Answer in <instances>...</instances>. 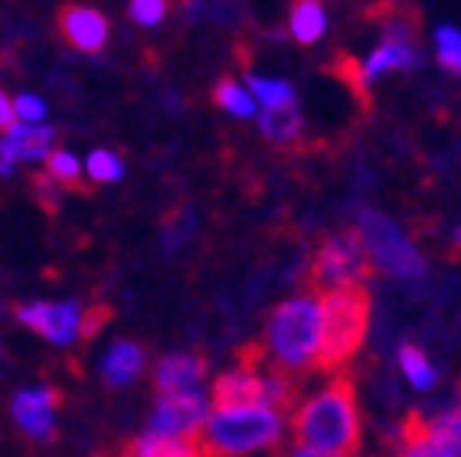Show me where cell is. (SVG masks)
Wrapping results in <instances>:
<instances>
[{
    "instance_id": "cell-1",
    "label": "cell",
    "mask_w": 461,
    "mask_h": 457,
    "mask_svg": "<svg viewBox=\"0 0 461 457\" xmlns=\"http://www.w3.org/2000/svg\"><path fill=\"white\" fill-rule=\"evenodd\" d=\"M292 438L302 448L328 451L334 457L360 454V412L350 372H334L328 386L304 399L292 415Z\"/></svg>"
},
{
    "instance_id": "cell-2",
    "label": "cell",
    "mask_w": 461,
    "mask_h": 457,
    "mask_svg": "<svg viewBox=\"0 0 461 457\" xmlns=\"http://www.w3.org/2000/svg\"><path fill=\"white\" fill-rule=\"evenodd\" d=\"M321 343L314 356L318 372H344V366L364 346L366 327H370V291L364 284H344V288L321 294Z\"/></svg>"
},
{
    "instance_id": "cell-3",
    "label": "cell",
    "mask_w": 461,
    "mask_h": 457,
    "mask_svg": "<svg viewBox=\"0 0 461 457\" xmlns=\"http://www.w3.org/2000/svg\"><path fill=\"white\" fill-rule=\"evenodd\" d=\"M321 343V308L318 300L302 294L278 304L266 320L262 350L276 370L302 379L304 370H314Z\"/></svg>"
},
{
    "instance_id": "cell-4",
    "label": "cell",
    "mask_w": 461,
    "mask_h": 457,
    "mask_svg": "<svg viewBox=\"0 0 461 457\" xmlns=\"http://www.w3.org/2000/svg\"><path fill=\"white\" fill-rule=\"evenodd\" d=\"M282 438V415L256 405L242 412H216L203 428V457H249L276 448Z\"/></svg>"
},
{
    "instance_id": "cell-5",
    "label": "cell",
    "mask_w": 461,
    "mask_h": 457,
    "mask_svg": "<svg viewBox=\"0 0 461 457\" xmlns=\"http://www.w3.org/2000/svg\"><path fill=\"white\" fill-rule=\"evenodd\" d=\"M373 274L370 252H366L364 238L357 228H344L338 236L324 238L311 258L308 268V282L311 291H334L344 288V284H364Z\"/></svg>"
},
{
    "instance_id": "cell-6",
    "label": "cell",
    "mask_w": 461,
    "mask_h": 457,
    "mask_svg": "<svg viewBox=\"0 0 461 457\" xmlns=\"http://www.w3.org/2000/svg\"><path fill=\"white\" fill-rule=\"evenodd\" d=\"M357 232L364 238L366 252H370L373 268L390 274H422L426 272V258L419 255L412 242L400 232V226L376 210H364L357 220Z\"/></svg>"
},
{
    "instance_id": "cell-7",
    "label": "cell",
    "mask_w": 461,
    "mask_h": 457,
    "mask_svg": "<svg viewBox=\"0 0 461 457\" xmlns=\"http://www.w3.org/2000/svg\"><path fill=\"white\" fill-rule=\"evenodd\" d=\"M206 428V396H164L151 412L148 435L160 438H200Z\"/></svg>"
},
{
    "instance_id": "cell-8",
    "label": "cell",
    "mask_w": 461,
    "mask_h": 457,
    "mask_svg": "<svg viewBox=\"0 0 461 457\" xmlns=\"http://www.w3.org/2000/svg\"><path fill=\"white\" fill-rule=\"evenodd\" d=\"M20 324H27L30 330L43 336V340L56 343V346H69L72 340H79V327H82V308L76 300H62V304H46V300H36V304H20L14 308Z\"/></svg>"
},
{
    "instance_id": "cell-9",
    "label": "cell",
    "mask_w": 461,
    "mask_h": 457,
    "mask_svg": "<svg viewBox=\"0 0 461 457\" xmlns=\"http://www.w3.org/2000/svg\"><path fill=\"white\" fill-rule=\"evenodd\" d=\"M266 396H268L266 366L262 370L240 366V370L222 372L216 379L213 389H210V405H213L216 412H242V408L266 405Z\"/></svg>"
},
{
    "instance_id": "cell-10",
    "label": "cell",
    "mask_w": 461,
    "mask_h": 457,
    "mask_svg": "<svg viewBox=\"0 0 461 457\" xmlns=\"http://www.w3.org/2000/svg\"><path fill=\"white\" fill-rule=\"evenodd\" d=\"M62 392L53 386H40V389H23L14 396L10 402V412H14V422L23 428V435L36 441H53L56 438V422L53 415L59 408Z\"/></svg>"
},
{
    "instance_id": "cell-11",
    "label": "cell",
    "mask_w": 461,
    "mask_h": 457,
    "mask_svg": "<svg viewBox=\"0 0 461 457\" xmlns=\"http://www.w3.org/2000/svg\"><path fill=\"white\" fill-rule=\"evenodd\" d=\"M203 376H206L203 353H174V356L158 360V366L151 372V389L160 399L190 396V392H200Z\"/></svg>"
},
{
    "instance_id": "cell-12",
    "label": "cell",
    "mask_w": 461,
    "mask_h": 457,
    "mask_svg": "<svg viewBox=\"0 0 461 457\" xmlns=\"http://www.w3.org/2000/svg\"><path fill=\"white\" fill-rule=\"evenodd\" d=\"M56 27H59L62 40L82 53H98L108 40V20L92 7L82 4H62L56 13Z\"/></svg>"
},
{
    "instance_id": "cell-13",
    "label": "cell",
    "mask_w": 461,
    "mask_h": 457,
    "mask_svg": "<svg viewBox=\"0 0 461 457\" xmlns=\"http://www.w3.org/2000/svg\"><path fill=\"white\" fill-rule=\"evenodd\" d=\"M400 457H455L448 441L438 438L422 412H409L400 425Z\"/></svg>"
},
{
    "instance_id": "cell-14",
    "label": "cell",
    "mask_w": 461,
    "mask_h": 457,
    "mask_svg": "<svg viewBox=\"0 0 461 457\" xmlns=\"http://www.w3.org/2000/svg\"><path fill=\"white\" fill-rule=\"evenodd\" d=\"M118 457H203V435L200 438H160V435H138L122 448Z\"/></svg>"
},
{
    "instance_id": "cell-15",
    "label": "cell",
    "mask_w": 461,
    "mask_h": 457,
    "mask_svg": "<svg viewBox=\"0 0 461 457\" xmlns=\"http://www.w3.org/2000/svg\"><path fill=\"white\" fill-rule=\"evenodd\" d=\"M141 370H144V350L131 340L115 343V346L108 350L105 360H102V379H105V386H112V389L134 382Z\"/></svg>"
},
{
    "instance_id": "cell-16",
    "label": "cell",
    "mask_w": 461,
    "mask_h": 457,
    "mask_svg": "<svg viewBox=\"0 0 461 457\" xmlns=\"http://www.w3.org/2000/svg\"><path fill=\"white\" fill-rule=\"evenodd\" d=\"M56 141V131L53 128H27V124H14L7 134H4V150H7L10 157H50V148Z\"/></svg>"
},
{
    "instance_id": "cell-17",
    "label": "cell",
    "mask_w": 461,
    "mask_h": 457,
    "mask_svg": "<svg viewBox=\"0 0 461 457\" xmlns=\"http://www.w3.org/2000/svg\"><path fill=\"white\" fill-rule=\"evenodd\" d=\"M258 128L266 134L268 141L276 144H288L302 134V112L294 102H282V105H268L258 114Z\"/></svg>"
},
{
    "instance_id": "cell-18",
    "label": "cell",
    "mask_w": 461,
    "mask_h": 457,
    "mask_svg": "<svg viewBox=\"0 0 461 457\" xmlns=\"http://www.w3.org/2000/svg\"><path fill=\"white\" fill-rule=\"evenodd\" d=\"M288 23H292L294 40L311 46L321 33H324V4H321V0H292Z\"/></svg>"
},
{
    "instance_id": "cell-19",
    "label": "cell",
    "mask_w": 461,
    "mask_h": 457,
    "mask_svg": "<svg viewBox=\"0 0 461 457\" xmlns=\"http://www.w3.org/2000/svg\"><path fill=\"white\" fill-rule=\"evenodd\" d=\"M419 62V53L416 46L409 43H380V49H373V56L366 59L364 66V76L373 79L376 72L383 69H409V66H416Z\"/></svg>"
},
{
    "instance_id": "cell-20",
    "label": "cell",
    "mask_w": 461,
    "mask_h": 457,
    "mask_svg": "<svg viewBox=\"0 0 461 457\" xmlns=\"http://www.w3.org/2000/svg\"><path fill=\"white\" fill-rule=\"evenodd\" d=\"M46 176L53 180V184L66 186V190H79V193H89V186L82 184V167L79 160L66 154V150H53L50 157H46Z\"/></svg>"
},
{
    "instance_id": "cell-21",
    "label": "cell",
    "mask_w": 461,
    "mask_h": 457,
    "mask_svg": "<svg viewBox=\"0 0 461 457\" xmlns=\"http://www.w3.org/2000/svg\"><path fill=\"white\" fill-rule=\"evenodd\" d=\"M400 366L406 372V379L412 382L416 389H432L435 386V370L429 366L426 353L419 350L416 343H402L400 350Z\"/></svg>"
},
{
    "instance_id": "cell-22",
    "label": "cell",
    "mask_w": 461,
    "mask_h": 457,
    "mask_svg": "<svg viewBox=\"0 0 461 457\" xmlns=\"http://www.w3.org/2000/svg\"><path fill=\"white\" fill-rule=\"evenodd\" d=\"M213 102L220 108H226V112H232V114H240V118H249V114L256 112V105H252V98L242 92L240 85L232 79H220L216 82V88H213Z\"/></svg>"
},
{
    "instance_id": "cell-23",
    "label": "cell",
    "mask_w": 461,
    "mask_h": 457,
    "mask_svg": "<svg viewBox=\"0 0 461 457\" xmlns=\"http://www.w3.org/2000/svg\"><path fill=\"white\" fill-rule=\"evenodd\" d=\"M435 43H438V62H442L448 72H458L461 76V33L452 27H442L435 33Z\"/></svg>"
},
{
    "instance_id": "cell-24",
    "label": "cell",
    "mask_w": 461,
    "mask_h": 457,
    "mask_svg": "<svg viewBox=\"0 0 461 457\" xmlns=\"http://www.w3.org/2000/svg\"><path fill=\"white\" fill-rule=\"evenodd\" d=\"M249 85H252V92H256L258 102H262L266 108L282 105V102H294V92L288 82H272V79H258V76H252Z\"/></svg>"
},
{
    "instance_id": "cell-25",
    "label": "cell",
    "mask_w": 461,
    "mask_h": 457,
    "mask_svg": "<svg viewBox=\"0 0 461 457\" xmlns=\"http://www.w3.org/2000/svg\"><path fill=\"white\" fill-rule=\"evenodd\" d=\"M334 72H338L340 82H347V85L354 88L357 98L370 102V92H366V76H364V66H360V62L350 59V56H340L338 66H334Z\"/></svg>"
},
{
    "instance_id": "cell-26",
    "label": "cell",
    "mask_w": 461,
    "mask_h": 457,
    "mask_svg": "<svg viewBox=\"0 0 461 457\" xmlns=\"http://www.w3.org/2000/svg\"><path fill=\"white\" fill-rule=\"evenodd\" d=\"M89 174L95 184H112V180L122 176V164H118V157L115 154H108V150H92Z\"/></svg>"
},
{
    "instance_id": "cell-27",
    "label": "cell",
    "mask_w": 461,
    "mask_h": 457,
    "mask_svg": "<svg viewBox=\"0 0 461 457\" xmlns=\"http://www.w3.org/2000/svg\"><path fill=\"white\" fill-rule=\"evenodd\" d=\"M30 186H33L36 202H40L46 212L59 210V193H56V186H53V180H50V176H46V174H33V176H30Z\"/></svg>"
},
{
    "instance_id": "cell-28",
    "label": "cell",
    "mask_w": 461,
    "mask_h": 457,
    "mask_svg": "<svg viewBox=\"0 0 461 457\" xmlns=\"http://www.w3.org/2000/svg\"><path fill=\"white\" fill-rule=\"evenodd\" d=\"M108 317H112V308H105V304H92L89 310H82V327H79L82 340H92L98 334V327H105Z\"/></svg>"
},
{
    "instance_id": "cell-29",
    "label": "cell",
    "mask_w": 461,
    "mask_h": 457,
    "mask_svg": "<svg viewBox=\"0 0 461 457\" xmlns=\"http://www.w3.org/2000/svg\"><path fill=\"white\" fill-rule=\"evenodd\" d=\"M164 13H167L164 0H131V17L138 23H158Z\"/></svg>"
},
{
    "instance_id": "cell-30",
    "label": "cell",
    "mask_w": 461,
    "mask_h": 457,
    "mask_svg": "<svg viewBox=\"0 0 461 457\" xmlns=\"http://www.w3.org/2000/svg\"><path fill=\"white\" fill-rule=\"evenodd\" d=\"M14 112L20 114V118H27V121H36V118H43V102L33 95H20L17 102H14Z\"/></svg>"
},
{
    "instance_id": "cell-31",
    "label": "cell",
    "mask_w": 461,
    "mask_h": 457,
    "mask_svg": "<svg viewBox=\"0 0 461 457\" xmlns=\"http://www.w3.org/2000/svg\"><path fill=\"white\" fill-rule=\"evenodd\" d=\"M14 118H17L14 102H10V98L4 95V88H0V131H10V128H14Z\"/></svg>"
},
{
    "instance_id": "cell-32",
    "label": "cell",
    "mask_w": 461,
    "mask_h": 457,
    "mask_svg": "<svg viewBox=\"0 0 461 457\" xmlns=\"http://www.w3.org/2000/svg\"><path fill=\"white\" fill-rule=\"evenodd\" d=\"M285 457H334L328 451H314V448H302V444H294V448L285 451Z\"/></svg>"
},
{
    "instance_id": "cell-33",
    "label": "cell",
    "mask_w": 461,
    "mask_h": 457,
    "mask_svg": "<svg viewBox=\"0 0 461 457\" xmlns=\"http://www.w3.org/2000/svg\"><path fill=\"white\" fill-rule=\"evenodd\" d=\"M0 174H4V176L14 174V157H10L7 150H4V144H0Z\"/></svg>"
},
{
    "instance_id": "cell-34",
    "label": "cell",
    "mask_w": 461,
    "mask_h": 457,
    "mask_svg": "<svg viewBox=\"0 0 461 457\" xmlns=\"http://www.w3.org/2000/svg\"><path fill=\"white\" fill-rule=\"evenodd\" d=\"M455 246H458V248H461V228H458V236H455Z\"/></svg>"
}]
</instances>
